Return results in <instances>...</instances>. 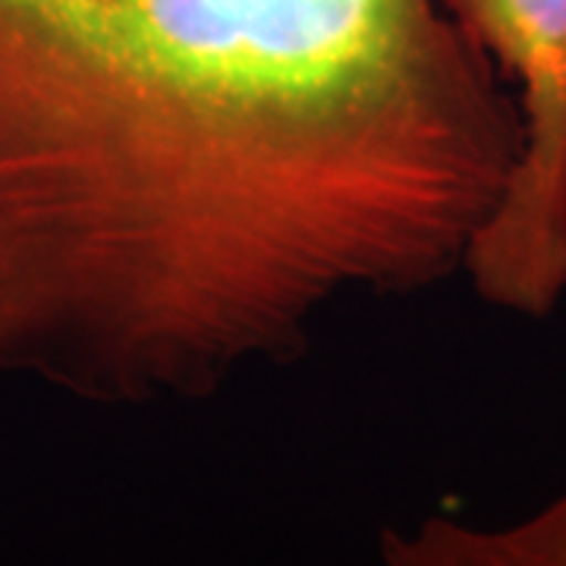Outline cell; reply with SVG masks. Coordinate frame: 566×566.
<instances>
[{
	"label": "cell",
	"mask_w": 566,
	"mask_h": 566,
	"mask_svg": "<svg viewBox=\"0 0 566 566\" xmlns=\"http://www.w3.org/2000/svg\"><path fill=\"white\" fill-rule=\"evenodd\" d=\"M385 560L394 566H566V494L510 526L428 520L416 532H385Z\"/></svg>",
	"instance_id": "obj_3"
},
{
	"label": "cell",
	"mask_w": 566,
	"mask_h": 566,
	"mask_svg": "<svg viewBox=\"0 0 566 566\" xmlns=\"http://www.w3.org/2000/svg\"><path fill=\"white\" fill-rule=\"evenodd\" d=\"M520 114L438 0H0V378L202 403L463 274Z\"/></svg>",
	"instance_id": "obj_1"
},
{
	"label": "cell",
	"mask_w": 566,
	"mask_h": 566,
	"mask_svg": "<svg viewBox=\"0 0 566 566\" xmlns=\"http://www.w3.org/2000/svg\"><path fill=\"white\" fill-rule=\"evenodd\" d=\"M506 85L520 158L463 274L494 308L547 318L566 296V0H438Z\"/></svg>",
	"instance_id": "obj_2"
}]
</instances>
